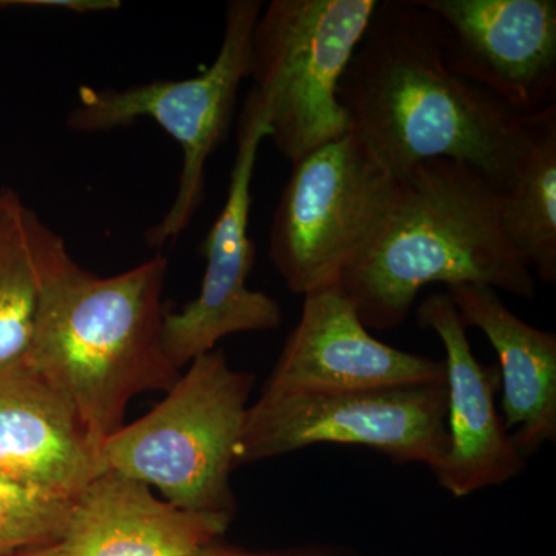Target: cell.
Here are the masks:
<instances>
[{
    "label": "cell",
    "instance_id": "obj_3",
    "mask_svg": "<svg viewBox=\"0 0 556 556\" xmlns=\"http://www.w3.org/2000/svg\"><path fill=\"white\" fill-rule=\"evenodd\" d=\"M167 258L100 277L73 260L42 295L25 358L67 394L98 448L135 397L169 391L181 371L163 343Z\"/></svg>",
    "mask_w": 556,
    "mask_h": 556
},
{
    "label": "cell",
    "instance_id": "obj_4",
    "mask_svg": "<svg viewBox=\"0 0 556 556\" xmlns=\"http://www.w3.org/2000/svg\"><path fill=\"white\" fill-rule=\"evenodd\" d=\"M254 382L223 351L193 358L152 412L102 444L104 471L156 486L185 510L233 517L230 473Z\"/></svg>",
    "mask_w": 556,
    "mask_h": 556
},
{
    "label": "cell",
    "instance_id": "obj_11",
    "mask_svg": "<svg viewBox=\"0 0 556 556\" xmlns=\"http://www.w3.org/2000/svg\"><path fill=\"white\" fill-rule=\"evenodd\" d=\"M445 383L444 361L397 350L372 338L340 283L303 295L302 316L289 334L265 390H361Z\"/></svg>",
    "mask_w": 556,
    "mask_h": 556
},
{
    "label": "cell",
    "instance_id": "obj_7",
    "mask_svg": "<svg viewBox=\"0 0 556 556\" xmlns=\"http://www.w3.org/2000/svg\"><path fill=\"white\" fill-rule=\"evenodd\" d=\"M401 179L348 131L292 166L269 258L292 294L339 283L386 228Z\"/></svg>",
    "mask_w": 556,
    "mask_h": 556
},
{
    "label": "cell",
    "instance_id": "obj_15",
    "mask_svg": "<svg viewBox=\"0 0 556 556\" xmlns=\"http://www.w3.org/2000/svg\"><path fill=\"white\" fill-rule=\"evenodd\" d=\"M467 328L495 348L503 422L526 457L556 441V336L526 324L481 285L445 288Z\"/></svg>",
    "mask_w": 556,
    "mask_h": 556
},
{
    "label": "cell",
    "instance_id": "obj_14",
    "mask_svg": "<svg viewBox=\"0 0 556 556\" xmlns=\"http://www.w3.org/2000/svg\"><path fill=\"white\" fill-rule=\"evenodd\" d=\"M232 518L185 510L105 471L75 497L61 543L67 556H189L222 540Z\"/></svg>",
    "mask_w": 556,
    "mask_h": 556
},
{
    "label": "cell",
    "instance_id": "obj_2",
    "mask_svg": "<svg viewBox=\"0 0 556 556\" xmlns=\"http://www.w3.org/2000/svg\"><path fill=\"white\" fill-rule=\"evenodd\" d=\"M399 179L386 228L339 281L365 327H401L417 294L434 283L535 295L536 278L501 226L500 189L481 170L439 159Z\"/></svg>",
    "mask_w": 556,
    "mask_h": 556
},
{
    "label": "cell",
    "instance_id": "obj_9",
    "mask_svg": "<svg viewBox=\"0 0 556 556\" xmlns=\"http://www.w3.org/2000/svg\"><path fill=\"white\" fill-rule=\"evenodd\" d=\"M269 130L262 110L244 100L228 197L201 247L206 270L199 295L178 313L164 314L163 343L181 371L193 358L239 332L273 331L283 321L277 300L248 287L255 248L249 237L252 179L258 149Z\"/></svg>",
    "mask_w": 556,
    "mask_h": 556
},
{
    "label": "cell",
    "instance_id": "obj_18",
    "mask_svg": "<svg viewBox=\"0 0 556 556\" xmlns=\"http://www.w3.org/2000/svg\"><path fill=\"white\" fill-rule=\"evenodd\" d=\"M75 500L0 479V556L58 543Z\"/></svg>",
    "mask_w": 556,
    "mask_h": 556
},
{
    "label": "cell",
    "instance_id": "obj_8",
    "mask_svg": "<svg viewBox=\"0 0 556 556\" xmlns=\"http://www.w3.org/2000/svg\"><path fill=\"white\" fill-rule=\"evenodd\" d=\"M447 387L420 383L361 390L262 391L249 405L236 466L311 445H362L396 464L437 471L448 447Z\"/></svg>",
    "mask_w": 556,
    "mask_h": 556
},
{
    "label": "cell",
    "instance_id": "obj_21",
    "mask_svg": "<svg viewBox=\"0 0 556 556\" xmlns=\"http://www.w3.org/2000/svg\"><path fill=\"white\" fill-rule=\"evenodd\" d=\"M10 556H67V554H65L61 541H58V543L47 544V546L25 548V551L16 552V554Z\"/></svg>",
    "mask_w": 556,
    "mask_h": 556
},
{
    "label": "cell",
    "instance_id": "obj_5",
    "mask_svg": "<svg viewBox=\"0 0 556 556\" xmlns=\"http://www.w3.org/2000/svg\"><path fill=\"white\" fill-rule=\"evenodd\" d=\"M379 0H273L252 33L248 98L294 166L350 131L339 87Z\"/></svg>",
    "mask_w": 556,
    "mask_h": 556
},
{
    "label": "cell",
    "instance_id": "obj_12",
    "mask_svg": "<svg viewBox=\"0 0 556 556\" xmlns=\"http://www.w3.org/2000/svg\"><path fill=\"white\" fill-rule=\"evenodd\" d=\"M417 324L431 329L445 350L448 447L434 471L439 485L450 495L466 497L519 477L527 457L496 408L500 371L475 356L468 328L447 291L420 303Z\"/></svg>",
    "mask_w": 556,
    "mask_h": 556
},
{
    "label": "cell",
    "instance_id": "obj_19",
    "mask_svg": "<svg viewBox=\"0 0 556 556\" xmlns=\"http://www.w3.org/2000/svg\"><path fill=\"white\" fill-rule=\"evenodd\" d=\"M189 556H356V554L351 548L328 543H309L303 544V546L257 551V548L233 546V544L217 540Z\"/></svg>",
    "mask_w": 556,
    "mask_h": 556
},
{
    "label": "cell",
    "instance_id": "obj_6",
    "mask_svg": "<svg viewBox=\"0 0 556 556\" xmlns=\"http://www.w3.org/2000/svg\"><path fill=\"white\" fill-rule=\"evenodd\" d=\"M262 10L260 0L228 2L222 47L200 75L150 80L123 90L83 86L70 110L67 126L78 134L109 131L149 118L181 148L177 193L169 211L146 232L150 248L175 243L204 203L207 160L228 134L241 83L249 78L252 33Z\"/></svg>",
    "mask_w": 556,
    "mask_h": 556
},
{
    "label": "cell",
    "instance_id": "obj_20",
    "mask_svg": "<svg viewBox=\"0 0 556 556\" xmlns=\"http://www.w3.org/2000/svg\"><path fill=\"white\" fill-rule=\"evenodd\" d=\"M9 7H30V9H51L72 11V13H104L121 9L118 0H10L0 2V9Z\"/></svg>",
    "mask_w": 556,
    "mask_h": 556
},
{
    "label": "cell",
    "instance_id": "obj_13",
    "mask_svg": "<svg viewBox=\"0 0 556 556\" xmlns=\"http://www.w3.org/2000/svg\"><path fill=\"white\" fill-rule=\"evenodd\" d=\"M102 473L67 394L24 356L0 364V479L75 500Z\"/></svg>",
    "mask_w": 556,
    "mask_h": 556
},
{
    "label": "cell",
    "instance_id": "obj_1",
    "mask_svg": "<svg viewBox=\"0 0 556 556\" xmlns=\"http://www.w3.org/2000/svg\"><path fill=\"white\" fill-rule=\"evenodd\" d=\"M350 130L397 178L455 160L507 185L529 139L521 118L448 67L437 17L419 0H379L339 87Z\"/></svg>",
    "mask_w": 556,
    "mask_h": 556
},
{
    "label": "cell",
    "instance_id": "obj_10",
    "mask_svg": "<svg viewBox=\"0 0 556 556\" xmlns=\"http://www.w3.org/2000/svg\"><path fill=\"white\" fill-rule=\"evenodd\" d=\"M437 17L448 67L521 118L556 98L555 0H419Z\"/></svg>",
    "mask_w": 556,
    "mask_h": 556
},
{
    "label": "cell",
    "instance_id": "obj_17",
    "mask_svg": "<svg viewBox=\"0 0 556 556\" xmlns=\"http://www.w3.org/2000/svg\"><path fill=\"white\" fill-rule=\"evenodd\" d=\"M500 219L508 243L538 280L556 283V105L532 118L529 139L507 185Z\"/></svg>",
    "mask_w": 556,
    "mask_h": 556
},
{
    "label": "cell",
    "instance_id": "obj_16",
    "mask_svg": "<svg viewBox=\"0 0 556 556\" xmlns=\"http://www.w3.org/2000/svg\"><path fill=\"white\" fill-rule=\"evenodd\" d=\"M73 262L67 244L14 189H0V364L25 356L43 292Z\"/></svg>",
    "mask_w": 556,
    "mask_h": 556
}]
</instances>
